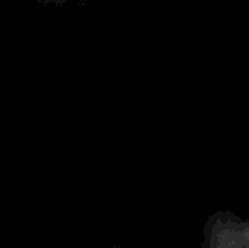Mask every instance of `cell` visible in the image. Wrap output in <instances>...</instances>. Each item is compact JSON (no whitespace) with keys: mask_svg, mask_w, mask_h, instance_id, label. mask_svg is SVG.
<instances>
[{"mask_svg":"<svg viewBox=\"0 0 249 248\" xmlns=\"http://www.w3.org/2000/svg\"><path fill=\"white\" fill-rule=\"evenodd\" d=\"M36 2L41 3V5H56V7H59V5H65V3H68V2L83 3L85 0H36Z\"/></svg>","mask_w":249,"mask_h":248,"instance_id":"6da1fadb","label":"cell"}]
</instances>
